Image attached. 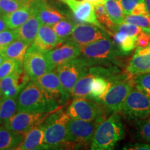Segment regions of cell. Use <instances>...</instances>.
<instances>
[{
	"label": "cell",
	"mask_w": 150,
	"mask_h": 150,
	"mask_svg": "<svg viewBox=\"0 0 150 150\" xmlns=\"http://www.w3.org/2000/svg\"><path fill=\"white\" fill-rule=\"evenodd\" d=\"M69 117L63 109L50 112L42 123L45 143L49 149H67V122Z\"/></svg>",
	"instance_id": "obj_3"
},
{
	"label": "cell",
	"mask_w": 150,
	"mask_h": 150,
	"mask_svg": "<svg viewBox=\"0 0 150 150\" xmlns=\"http://www.w3.org/2000/svg\"><path fill=\"white\" fill-rule=\"evenodd\" d=\"M50 113L18 111L8 120L4 126L14 132L26 134L31 129L44 122Z\"/></svg>",
	"instance_id": "obj_11"
},
{
	"label": "cell",
	"mask_w": 150,
	"mask_h": 150,
	"mask_svg": "<svg viewBox=\"0 0 150 150\" xmlns=\"http://www.w3.org/2000/svg\"><path fill=\"white\" fill-rule=\"evenodd\" d=\"M8 29V25L3 18V16H0V32L4 31V30Z\"/></svg>",
	"instance_id": "obj_42"
},
{
	"label": "cell",
	"mask_w": 150,
	"mask_h": 150,
	"mask_svg": "<svg viewBox=\"0 0 150 150\" xmlns=\"http://www.w3.org/2000/svg\"><path fill=\"white\" fill-rule=\"evenodd\" d=\"M29 46V45L24 41L16 39L3 50L0 51V53L2 54L6 59L16 60L23 63L24 56Z\"/></svg>",
	"instance_id": "obj_24"
},
{
	"label": "cell",
	"mask_w": 150,
	"mask_h": 150,
	"mask_svg": "<svg viewBox=\"0 0 150 150\" xmlns=\"http://www.w3.org/2000/svg\"><path fill=\"white\" fill-rule=\"evenodd\" d=\"M125 136V127L120 115L118 112H112V115L97 125L91 143V149H113Z\"/></svg>",
	"instance_id": "obj_2"
},
{
	"label": "cell",
	"mask_w": 150,
	"mask_h": 150,
	"mask_svg": "<svg viewBox=\"0 0 150 150\" xmlns=\"http://www.w3.org/2000/svg\"><path fill=\"white\" fill-rule=\"evenodd\" d=\"M95 76L91 73H88L85 76L81 77L71 91V96L76 98H88L91 93V84Z\"/></svg>",
	"instance_id": "obj_26"
},
{
	"label": "cell",
	"mask_w": 150,
	"mask_h": 150,
	"mask_svg": "<svg viewBox=\"0 0 150 150\" xmlns=\"http://www.w3.org/2000/svg\"><path fill=\"white\" fill-rule=\"evenodd\" d=\"M16 149H48V147L45 143V134L42 124L35 127L26 133L22 142Z\"/></svg>",
	"instance_id": "obj_20"
},
{
	"label": "cell",
	"mask_w": 150,
	"mask_h": 150,
	"mask_svg": "<svg viewBox=\"0 0 150 150\" xmlns=\"http://www.w3.org/2000/svg\"><path fill=\"white\" fill-rule=\"evenodd\" d=\"M150 44V33L143 32L138 37L136 41L137 47H145Z\"/></svg>",
	"instance_id": "obj_39"
},
{
	"label": "cell",
	"mask_w": 150,
	"mask_h": 150,
	"mask_svg": "<svg viewBox=\"0 0 150 150\" xmlns=\"http://www.w3.org/2000/svg\"><path fill=\"white\" fill-rule=\"evenodd\" d=\"M104 4L112 23L115 26L123 23L125 15L118 0H105Z\"/></svg>",
	"instance_id": "obj_28"
},
{
	"label": "cell",
	"mask_w": 150,
	"mask_h": 150,
	"mask_svg": "<svg viewBox=\"0 0 150 150\" xmlns=\"http://www.w3.org/2000/svg\"><path fill=\"white\" fill-rule=\"evenodd\" d=\"M83 1L91 3L93 6L102 4H104L105 2V0H83Z\"/></svg>",
	"instance_id": "obj_43"
},
{
	"label": "cell",
	"mask_w": 150,
	"mask_h": 150,
	"mask_svg": "<svg viewBox=\"0 0 150 150\" xmlns=\"http://www.w3.org/2000/svg\"><path fill=\"white\" fill-rule=\"evenodd\" d=\"M122 112L127 120H138L150 113V97L138 89H132L124 103Z\"/></svg>",
	"instance_id": "obj_9"
},
{
	"label": "cell",
	"mask_w": 150,
	"mask_h": 150,
	"mask_svg": "<svg viewBox=\"0 0 150 150\" xmlns=\"http://www.w3.org/2000/svg\"><path fill=\"white\" fill-rule=\"evenodd\" d=\"M52 27L60 40L64 42L68 39V38L72 33L73 28L74 27V24L70 20L65 18L63 20H60L57 23L54 24Z\"/></svg>",
	"instance_id": "obj_30"
},
{
	"label": "cell",
	"mask_w": 150,
	"mask_h": 150,
	"mask_svg": "<svg viewBox=\"0 0 150 150\" xmlns=\"http://www.w3.org/2000/svg\"><path fill=\"white\" fill-rule=\"evenodd\" d=\"M145 3L146 8H147L148 13H149V15H150V0H145Z\"/></svg>",
	"instance_id": "obj_44"
},
{
	"label": "cell",
	"mask_w": 150,
	"mask_h": 150,
	"mask_svg": "<svg viewBox=\"0 0 150 150\" xmlns=\"http://www.w3.org/2000/svg\"><path fill=\"white\" fill-rule=\"evenodd\" d=\"M41 24H42L38 18L32 13L23 24L15 29L18 39L31 45L36 37Z\"/></svg>",
	"instance_id": "obj_21"
},
{
	"label": "cell",
	"mask_w": 150,
	"mask_h": 150,
	"mask_svg": "<svg viewBox=\"0 0 150 150\" xmlns=\"http://www.w3.org/2000/svg\"><path fill=\"white\" fill-rule=\"evenodd\" d=\"M63 43L52 26L41 24L36 37L30 47L39 51L46 52L61 45Z\"/></svg>",
	"instance_id": "obj_18"
},
{
	"label": "cell",
	"mask_w": 150,
	"mask_h": 150,
	"mask_svg": "<svg viewBox=\"0 0 150 150\" xmlns=\"http://www.w3.org/2000/svg\"><path fill=\"white\" fill-rule=\"evenodd\" d=\"M124 22L135 24L142 28L150 29V15H142V16H134L129 15L125 16Z\"/></svg>",
	"instance_id": "obj_36"
},
{
	"label": "cell",
	"mask_w": 150,
	"mask_h": 150,
	"mask_svg": "<svg viewBox=\"0 0 150 150\" xmlns=\"http://www.w3.org/2000/svg\"><path fill=\"white\" fill-rule=\"evenodd\" d=\"M18 39L15 29H6L0 32V51Z\"/></svg>",
	"instance_id": "obj_37"
},
{
	"label": "cell",
	"mask_w": 150,
	"mask_h": 150,
	"mask_svg": "<svg viewBox=\"0 0 150 150\" xmlns=\"http://www.w3.org/2000/svg\"><path fill=\"white\" fill-rule=\"evenodd\" d=\"M81 57L93 65L116 64L120 52L110 37H105L80 47ZM122 55V54H121Z\"/></svg>",
	"instance_id": "obj_4"
},
{
	"label": "cell",
	"mask_w": 150,
	"mask_h": 150,
	"mask_svg": "<svg viewBox=\"0 0 150 150\" xmlns=\"http://www.w3.org/2000/svg\"><path fill=\"white\" fill-rule=\"evenodd\" d=\"M123 149L127 150H150V144L147 143H135L125 145Z\"/></svg>",
	"instance_id": "obj_41"
},
{
	"label": "cell",
	"mask_w": 150,
	"mask_h": 150,
	"mask_svg": "<svg viewBox=\"0 0 150 150\" xmlns=\"http://www.w3.org/2000/svg\"><path fill=\"white\" fill-rule=\"evenodd\" d=\"M32 14L30 4L24 6L11 13L3 15L8 29H16L23 24Z\"/></svg>",
	"instance_id": "obj_23"
},
{
	"label": "cell",
	"mask_w": 150,
	"mask_h": 150,
	"mask_svg": "<svg viewBox=\"0 0 150 150\" xmlns=\"http://www.w3.org/2000/svg\"><path fill=\"white\" fill-rule=\"evenodd\" d=\"M67 114L72 119L85 121H98L105 119V112L99 102L90 98H76L67 109Z\"/></svg>",
	"instance_id": "obj_7"
},
{
	"label": "cell",
	"mask_w": 150,
	"mask_h": 150,
	"mask_svg": "<svg viewBox=\"0 0 150 150\" xmlns=\"http://www.w3.org/2000/svg\"><path fill=\"white\" fill-rule=\"evenodd\" d=\"M134 87L133 76L129 74L111 83L108 91L99 102L105 112H120L125 99Z\"/></svg>",
	"instance_id": "obj_5"
},
{
	"label": "cell",
	"mask_w": 150,
	"mask_h": 150,
	"mask_svg": "<svg viewBox=\"0 0 150 150\" xmlns=\"http://www.w3.org/2000/svg\"><path fill=\"white\" fill-rule=\"evenodd\" d=\"M145 0H118L125 16L131 15V11L138 3Z\"/></svg>",
	"instance_id": "obj_38"
},
{
	"label": "cell",
	"mask_w": 150,
	"mask_h": 150,
	"mask_svg": "<svg viewBox=\"0 0 150 150\" xmlns=\"http://www.w3.org/2000/svg\"><path fill=\"white\" fill-rule=\"evenodd\" d=\"M17 111V97L0 98V125H4Z\"/></svg>",
	"instance_id": "obj_29"
},
{
	"label": "cell",
	"mask_w": 150,
	"mask_h": 150,
	"mask_svg": "<svg viewBox=\"0 0 150 150\" xmlns=\"http://www.w3.org/2000/svg\"><path fill=\"white\" fill-rule=\"evenodd\" d=\"M34 82L55 99L60 106L69 100L71 95L65 91L56 72L51 71L35 79Z\"/></svg>",
	"instance_id": "obj_12"
},
{
	"label": "cell",
	"mask_w": 150,
	"mask_h": 150,
	"mask_svg": "<svg viewBox=\"0 0 150 150\" xmlns=\"http://www.w3.org/2000/svg\"><path fill=\"white\" fill-rule=\"evenodd\" d=\"M25 134L9 130L4 125L0 126V150L16 149L23 140Z\"/></svg>",
	"instance_id": "obj_22"
},
{
	"label": "cell",
	"mask_w": 150,
	"mask_h": 150,
	"mask_svg": "<svg viewBox=\"0 0 150 150\" xmlns=\"http://www.w3.org/2000/svg\"><path fill=\"white\" fill-rule=\"evenodd\" d=\"M60 105L34 81H30L17 97V111L51 112Z\"/></svg>",
	"instance_id": "obj_1"
},
{
	"label": "cell",
	"mask_w": 150,
	"mask_h": 150,
	"mask_svg": "<svg viewBox=\"0 0 150 150\" xmlns=\"http://www.w3.org/2000/svg\"><path fill=\"white\" fill-rule=\"evenodd\" d=\"M112 37L113 42L122 55H127L137 47V37L131 36L118 31H115Z\"/></svg>",
	"instance_id": "obj_25"
},
{
	"label": "cell",
	"mask_w": 150,
	"mask_h": 150,
	"mask_svg": "<svg viewBox=\"0 0 150 150\" xmlns=\"http://www.w3.org/2000/svg\"><path fill=\"white\" fill-rule=\"evenodd\" d=\"M54 68L70 60L81 56L80 47L72 41L67 40L64 44L45 52Z\"/></svg>",
	"instance_id": "obj_17"
},
{
	"label": "cell",
	"mask_w": 150,
	"mask_h": 150,
	"mask_svg": "<svg viewBox=\"0 0 150 150\" xmlns=\"http://www.w3.org/2000/svg\"><path fill=\"white\" fill-rule=\"evenodd\" d=\"M99 123L98 121H85L70 117L67 122V142L70 149L88 146Z\"/></svg>",
	"instance_id": "obj_6"
},
{
	"label": "cell",
	"mask_w": 150,
	"mask_h": 150,
	"mask_svg": "<svg viewBox=\"0 0 150 150\" xmlns=\"http://www.w3.org/2000/svg\"><path fill=\"white\" fill-rule=\"evenodd\" d=\"M90 65L83 58L79 56L56 67V72L65 91L71 95L76 82L88 73Z\"/></svg>",
	"instance_id": "obj_8"
},
{
	"label": "cell",
	"mask_w": 150,
	"mask_h": 150,
	"mask_svg": "<svg viewBox=\"0 0 150 150\" xmlns=\"http://www.w3.org/2000/svg\"><path fill=\"white\" fill-rule=\"evenodd\" d=\"M30 80L31 78L24 70L23 67L13 74L1 79L0 81L1 98L17 97Z\"/></svg>",
	"instance_id": "obj_13"
},
{
	"label": "cell",
	"mask_w": 150,
	"mask_h": 150,
	"mask_svg": "<svg viewBox=\"0 0 150 150\" xmlns=\"http://www.w3.org/2000/svg\"><path fill=\"white\" fill-rule=\"evenodd\" d=\"M135 131L137 138L150 143V113L135 121Z\"/></svg>",
	"instance_id": "obj_31"
},
{
	"label": "cell",
	"mask_w": 150,
	"mask_h": 150,
	"mask_svg": "<svg viewBox=\"0 0 150 150\" xmlns=\"http://www.w3.org/2000/svg\"><path fill=\"white\" fill-rule=\"evenodd\" d=\"M3 16V15H2V13H1V11H0V16Z\"/></svg>",
	"instance_id": "obj_47"
},
{
	"label": "cell",
	"mask_w": 150,
	"mask_h": 150,
	"mask_svg": "<svg viewBox=\"0 0 150 150\" xmlns=\"http://www.w3.org/2000/svg\"><path fill=\"white\" fill-rule=\"evenodd\" d=\"M23 67V63L16 60L6 59L0 65V79L14 73Z\"/></svg>",
	"instance_id": "obj_35"
},
{
	"label": "cell",
	"mask_w": 150,
	"mask_h": 150,
	"mask_svg": "<svg viewBox=\"0 0 150 150\" xmlns=\"http://www.w3.org/2000/svg\"><path fill=\"white\" fill-rule=\"evenodd\" d=\"M94 7H95V14H96L99 22L106 29L107 32H109L110 34H112V31H115L116 26L110 20L104 4H102L94 6Z\"/></svg>",
	"instance_id": "obj_32"
},
{
	"label": "cell",
	"mask_w": 150,
	"mask_h": 150,
	"mask_svg": "<svg viewBox=\"0 0 150 150\" xmlns=\"http://www.w3.org/2000/svg\"><path fill=\"white\" fill-rule=\"evenodd\" d=\"M33 0H0V11L6 15L18 10L24 6L29 5Z\"/></svg>",
	"instance_id": "obj_33"
},
{
	"label": "cell",
	"mask_w": 150,
	"mask_h": 150,
	"mask_svg": "<svg viewBox=\"0 0 150 150\" xmlns=\"http://www.w3.org/2000/svg\"><path fill=\"white\" fill-rule=\"evenodd\" d=\"M23 68L31 80L35 79L55 69L48 59L45 52L35 50L30 46L24 56Z\"/></svg>",
	"instance_id": "obj_10"
},
{
	"label": "cell",
	"mask_w": 150,
	"mask_h": 150,
	"mask_svg": "<svg viewBox=\"0 0 150 150\" xmlns=\"http://www.w3.org/2000/svg\"><path fill=\"white\" fill-rule=\"evenodd\" d=\"M108 36L107 32L97 26L91 24H74L72 32L67 40L74 42L81 47Z\"/></svg>",
	"instance_id": "obj_14"
},
{
	"label": "cell",
	"mask_w": 150,
	"mask_h": 150,
	"mask_svg": "<svg viewBox=\"0 0 150 150\" xmlns=\"http://www.w3.org/2000/svg\"><path fill=\"white\" fill-rule=\"evenodd\" d=\"M134 87L150 97V72L133 76Z\"/></svg>",
	"instance_id": "obj_34"
},
{
	"label": "cell",
	"mask_w": 150,
	"mask_h": 150,
	"mask_svg": "<svg viewBox=\"0 0 150 150\" xmlns=\"http://www.w3.org/2000/svg\"><path fill=\"white\" fill-rule=\"evenodd\" d=\"M0 81H1V80H0ZM1 88H0V98H1Z\"/></svg>",
	"instance_id": "obj_46"
},
{
	"label": "cell",
	"mask_w": 150,
	"mask_h": 150,
	"mask_svg": "<svg viewBox=\"0 0 150 150\" xmlns=\"http://www.w3.org/2000/svg\"><path fill=\"white\" fill-rule=\"evenodd\" d=\"M32 13L36 16L42 24L52 26L66 18L64 15L54 8L46 0H33L30 4Z\"/></svg>",
	"instance_id": "obj_16"
},
{
	"label": "cell",
	"mask_w": 150,
	"mask_h": 150,
	"mask_svg": "<svg viewBox=\"0 0 150 150\" xmlns=\"http://www.w3.org/2000/svg\"><path fill=\"white\" fill-rule=\"evenodd\" d=\"M6 59L5 56H4L3 54H1V53H0V65H1V63H2Z\"/></svg>",
	"instance_id": "obj_45"
},
{
	"label": "cell",
	"mask_w": 150,
	"mask_h": 150,
	"mask_svg": "<svg viewBox=\"0 0 150 150\" xmlns=\"http://www.w3.org/2000/svg\"><path fill=\"white\" fill-rule=\"evenodd\" d=\"M110 83L106 79L101 76H95L91 84V93L88 98L99 102L108 91Z\"/></svg>",
	"instance_id": "obj_27"
},
{
	"label": "cell",
	"mask_w": 150,
	"mask_h": 150,
	"mask_svg": "<svg viewBox=\"0 0 150 150\" xmlns=\"http://www.w3.org/2000/svg\"><path fill=\"white\" fill-rule=\"evenodd\" d=\"M125 72L132 76L150 72V44L145 47H137Z\"/></svg>",
	"instance_id": "obj_19"
},
{
	"label": "cell",
	"mask_w": 150,
	"mask_h": 150,
	"mask_svg": "<svg viewBox=\"0 0 150 150\" xmlns=\"http://www.w3.org/2000/svg\"><path fill=\"white\" fill-rule=\"evenodd\" d=\"M131 15H134V16H142V15H149L147 12V8H146V5L145 1H141V2L138 3L134 8L131 11Z\"/></svg>",
	"instance_id": "obj_40"
},
{
	"label": "cell",
	"mask_w": 150,
	"mask_h": 150,
	"mask_svg": "<svg viewBox=\"0 0 150 150\" xmlns=\"http://www.w3.org/2000/svg\"><path fill=\"white\" fill-rule=\"evenodd\" d=\"M66 4L72 12L74 17L79 22L88 23L106 30L99 23L95 14V7L91 3L80 0H60ZM107 32V31H106Z\"/></svg>",
	"instance_id": "obj_15"
}]
</instances>
